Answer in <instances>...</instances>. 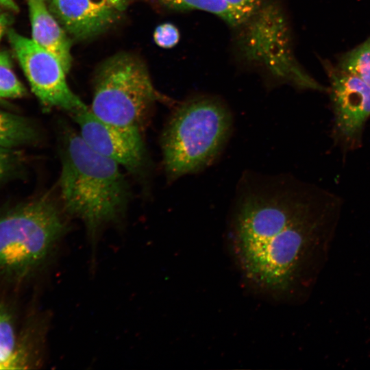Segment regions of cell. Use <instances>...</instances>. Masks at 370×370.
Segmentation results:
<instances>
[{
	"mask_svg": "<svg viewBox=\"0 0 370 370\" xmlns=\"http://www.w3.org/2000/svg\"><path fill=\"white\" fill-rule=\"evenodd\" d=\"M234 200L232 236L240 266L248 280L272 293L295 284L341 208L336 195L288 175H245Z\"/></svg>",
	"mask_w": 370,
	"mask_h": 370,
	"instance_id": "1",
	"label": "cell"
},
{
	"mask_svg": "<svg viewBox=\"0 0 370 370\" xmlns=\"http://www.w3.org/2000/svg\"><path fill=\"white\" fill-rule=\"evenodd\" d=\"M61 162L63 210L80 219L93 239L101 227L118 221L126 208L128 188L120 165L94 151L64 124Z\"/></svg>",
	"mask_w": 370,
	"mask_h": 370,
	"instance_id": "2",
	"label": "cell"
},
{
	"mask_svg": "<svg viewBox=\"0 0 370 370\" xmlns=\"http://www.w3.org/2000/svg\"><path fill=\"white\" fill-rule=\"evenodd\" d=\"M232 123L230 109L216 97L198 95L180 103L161 136L168 177L173 180L211 164L226 145Z\"/></svg>",
	"mask_w": 370,
	"mask_h": 370,
	"instance_id": "3",
	"label": "cell"
},
{
	"mask_svg": "<svg viewBox=\"0 0 370 370\" xmlns=\"http://www.w3.org/2000/svg\"><path fill=\"white\" fill-rule=\"evenodd\" d=\"M68 230L57 204L47 196L0 215V279L21 283L45 265Z\"/></svg>",
	"mask_w": 370,
	"mask_h": 370,
	"instance_id": "4",
	"label": "cell"
},
{
	"mask_svg": "<svg viewBox=\"0 0 370 370\" xmlns=\"http://www.w3.org/2000/svg\"><path fill=\"white\" fill-rule=\"evenodd\" d=\"M157 101H169L155 89L143 62L122 53L98 69L90 110L107 123L140 130Z\"/></svg>",
	"mask_w": 370,
	"mask_h": 370,
	"instance_id": "5",
	"label": "cell"
},
{
	"mask_svg": "<svg viewBox=\"0 0 370 370\" xmlns=\"http://www.w3.org/2000/svg\"><path fill=\"white\" fill-rule=\"evenodd\" d=\"M8 37L33 92L44 106L70 114L88 108L69 87L66 73L53 55L12 29Z\"/></svg>",
	"mask_w": 370,
	"mask_h": 370,
	"instance_id": "6",
	"label": "cell"
},
{
	"mask_svg": "<svg viewBox=\"0 0 370 370\" xmlns=\"http://www.w3.org/2000/svg\"><path fill=\"white\" fill-rule=\"evenodd\" d=\"M334 110L333 136L343 151L360 145L370 117V85L340 69H327Z\"/></svg>",
	"mask_w": 370,
	"mask_h": 370,
	"instance_id": "7",
	"label": "cell"
},
{
	"mask_svg": "<svg viewBox=\"0 0 370 370\" xmlns=\"http://www.w3.org/2000/svg\"><path fill=\"white\" fill-rule=\"evenodd\" d=\"M71 116L79 126V135L91 149L133 174L141 173L146 155L140 130L107 123L88 108Z\"/></svg>",
	"mask_w": 370,
	"mask_h": 370,
	"instance_id": "8",
	"label": "cell"
},
{
	"mask_svg": "<svg viewBox=\"0 0 370 370\" xmlns=\"http://www.w3.org/2000/svg\"><path fill=\"white\" fill-rule=\"evenodd\" d=\"M49 10L63 28L77 39L106 30L119 11L108 0H50Z\"/></svg>",
	"mask_w": 370,
	"mask_h": 370,
	"instance_id": "9",
	"label": "cell"
},
{
	"mask_svg": "<svg viewBox=\"0 0 370 370\" xmlns=\"http://www.w3.org/2000/svg\"><path fill=\"white\" fill-rule=\"evenodd\" d=\"M32 26V39L53 55L66 73L71 66V42L64 29L44 3V0H27Z\"/></svg>",
	"mask_w": 370,
	"mask_h": 370,
	"instance_id": "10",
	"label": "cell"
},
{
	"mask_svg": "<svg viewBox=\"0 0 370 370\" xmlns=\"http://www.w3.org/2000/svg\"><path fill=\"white\" fill-rule=\"evenodd\" d=\"M20 332L13 308L0 299V369H13Z\"/></svg>",
	"mask_w": 370,
	"mask_h": 370,
	"instance_id": "11",
	"label": "cell"
},
{
	"mask_svg": "<svg viewBox=\"0 0 370 370\" xmlns=\"http://www.w3.org/2000/svg\"><path fill=\"white\" fill-rule=\"evenodd\" d=\"M36 136L26 119L0 110V146L10 148L35 140Z\"/></svg>",
	"mask_w": 370,
	"mask_h": 370,
	"instance_id": "12",
	"label": "cell"
},
{
	"mask_svg": "<svg viewBox=\"0 0 370 370\" xmlns=\"http://www.w3.org/2000/svg\"><path fill=\"white\" fill-rule=\"evenodd\" d=\"M158 1L168 9L177 11H204L217 16L232 26L241 25L225 0H158Z\"/></svg>",
	"mask_w": 370,
	"mask_h": 370,
	"instance_id": "13",
	"label": "cell"
},
{
	"mask_svg": "<svg viewBox=\"0 0 370 370\" xmlns=\"http://www.w3.org/2000/svg\"><path fill=\"white\" fill-rule=\"evenodd\" d=\"M340 69L370 85V38L343 56Z\"/></svg>",
	"mask_w": 370,
	"mask_h": 370,
	"instance_id": "14",
	"label": "cell"
},
{
	"mask_svg": "<svg viewBox=\"0 0 370 370\" xmlns=\"http://www.w3.org/2000/svg\"><path fill=\"white\" fill-rule=\"evenodd\" d=\"M25 93V88L12 71L8 55L0 51V99L17 98Z\"/></svg>",
	"mask_w": 370,
	"mask_h": 370,
	"instance_id": "15",
	"label": "cell"
},
{
	"mask_svg": "<svg viewBox=\"0 0 370 370\" xmlns=\"http://www.w3.org/2000/svg\"><path fill=\"white\" fill-rule=\"evenodd\" d=\"M241 23L248 21L255 16L265 3V0H225Z\"/></svg>",
	"mask_w": 370,
	"mask_h": 370,
	"instance_id": "16",
	"label": "cell"
},
{
	"mask_svg": "<svg viewBox=\"0 0 370 370\" xmlns=\"http://www.w3.org/2000/svg\"><path fill=\"white\" fill-rule=\"evenodd\" d=\"M153 38L159 47L171 48L178 42L180 32L174 25L169 23H163L156 28Z\"/></svg>",
	"mask_w": 370,
	"mask_h": 370,
	"instance_id": "17",
	"label": "cell"
},
{
	"mask_svg": "<svg viewBox=\"0 0 370 370\" xmlns=\"http://www.w3.org/2000/svg\"><path fill=\"white\" fill-rule=\"evenodd\" d=\"M8 147L0 146V179H1L10 169L13 157Z\"/></svg>",
	"mask_w": 370,
	"mask_h": 370,
	"instance_id": "18",
	"label": "cell"
},
{
	"mask_svg": "<svg viewBox=\"0 0 370 370\" xmlns=\"http://www.w3.org/2000/svg\"><path fill=\"white\" fill-rule=\"evenodd\" d=\"M10 18L8 15L3 12L0 13V41L7 30Z\"/></svg>",
	"mask_w": 370,
	"mask_h": 370,
	"instance_id": "19",
	"label": "cell"
},
{
	"mask_svg": "<svg viewBox=\"0 0 370 370\" xmlns=\"http://www.w3.org/2000/svg\"><path fill=\"white\" fill-rule=\"evenodd\" d=\"M0 8L12 12H18L19 9L14 0H0Z\"/></svg>",
	"mask_w": 370,
	"mask_h": 370,
	"instance_id": "20",
	"label": "cell"
},
{
	"mask_svg": "<svg viewBox=\"0 0 370 370\" xmlns=\"http://www.w3.org/2000/svg\"><path fill=\"white\" fill-rule=\"evenodd\" d=\"M119 12L123 10L130 0H108Z\"/></svg>",
	"mask_w": 370,
	"mask_h": 370,
	"instance_id": "21",
	"label": "cell"
},
{
	"mask_svg": "<svg viewBox=\"0 0 370 370\" xmlns=\"http://www.w3.org/2000/svg\"><path fill=\"white\" fill-rule=\"evenodd\" d=\"M2 12V8H0V13H1Z\"/></svg>",
	"mask_w": 370,
	"mask_h": 370,
	"instance_id": "22",
	"label": "cell"
}]
</instances>
